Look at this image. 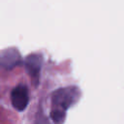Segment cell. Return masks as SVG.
Returning a JSON list of instances; mask_svg holds the SVG:
<instances>
[{
	"label": "cell",
	"mask_w": 124,
	"mask_h": 124,
	"mask_svg": "<svg viewBox=\"0 0 124 124\" xmlns=\"http://www.w3.org/2000/svg\"><path fill=\"white\" fill-rule=\"evenodd\" d=\"M24 65L29 76L37 83L40 78V73L43 65V56L38 53H32L25 58Z\"/></svg>",
	"instance_id": "cell-3"
},
{
	"label": "cell",
	"mask_w": 124,
	"mask_h": 124,
	"mask_svg": "<svg viewBox=\"0 0 124 124\" xmlns=\"http://www.w3.org/2000/svg\"><path fill=\"white\" fill-rule=\"evenodd\" d=\"M21 57L16 48L10 47L0 53V67L4 69H13L19 65Z\"/></svg>",
	"instance_id": "cell-4"
},
{
	"label": "cell",
	"mask_w": 124,
	"mask_h": 124,
	"mask_svg": "<svg viewBox=\"0 0 124 124\" xmlns=\"http://www.w3.org/2000/svg\"><path fill=\"white\" fill-rule=\"evenodd\" d=\"M65 116H66V111L62 110V109H57V108H52L51 112H50V117L51 119L56 122V123H61L65 120Z\"/></svg>",
	"instance_id": "cell-5"
},
{
	"label": "cell",
	"mask_w": 124,
	"mask_h": 124,
	"mask_svg": "<svg viewBox=\"0 0 124 124\" xmlns=\"http://www.w3.org/2000/svg\"><path fill=\"white\" fill-rule=\"evenodd\" d=\"M79 97V90L75 86L63 87L55 90L51 96L52 108L67 110L73 106Z\"/></svg>",
	"instance_id": "cell-1"
},
{
	"label": "cell",
	"mask_w": 124,
	"mask_h": 124,
	"mask_svg": "<svg viewBox=\"0 0 124 124\" xmlns=\"http://www.w3.org/2000/svg\"><path fill=\"white\" fill-rule=\"evenodd\" d=\"M11 100L13 107L16 110L18 111L24 110L29 103V94L27 87L22 84L15 87L11 94Z\"/></svg>",
	"instance_id": "cell-2"
}]
</instances>
